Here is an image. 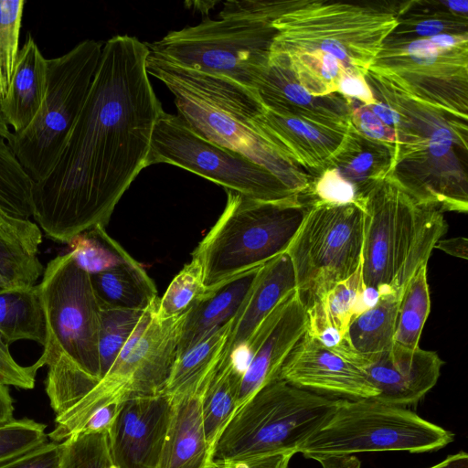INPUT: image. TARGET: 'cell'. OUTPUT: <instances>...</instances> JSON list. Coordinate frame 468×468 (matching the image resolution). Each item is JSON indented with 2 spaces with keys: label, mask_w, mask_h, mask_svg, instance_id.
Here are the masks:
<instances>
[{
  "label": "cell",
  "mask_w": 468,
  "mask_h": 468,
  "mask_svg": "<svg viewBox=\"0 0 468 468\" xmlns=\"http://www.w3.org/2000/svg\"><path fill=\"white\" fill-rule=\"evenodd\" d=\"M147 44L127 35L106 41L83 106L49 175L33 184L32 217L52 240L69 243L105 227L147 167L164 112L146 70Z\"/></svg>",
  "instance_id": "6da1fadb"
},
{
  "label": "cell",
  "mask_w": 468,
  "mask_h": 468,
  "mask_svg": "<svg viewBox=\"0 0 468 468\" xmlns=\"http://www.w3.org/2000/svg\"><path fill=\"white\" fill-rule=\"evenodd\" d=\"M146 70L172 92L177 116L198 135L265 167L292 193L307 190L304 175L273 151L264 107L253 89L149 55Z\"/></svg>",
  "instance_id": "7a4b0ae2"
},
{
  "label": "cell",
  "mask_w": 468,
  "mask_h": 468,
  "mask_svg": "<svg viewBox=\"0 0 468 468\" xmlns=\"http://www.w3.org/2000/svg\"><path fill=\"white\" fill-rule=\"evenodd\" d=\"M357 197L364 212L363 284L379 296L401 294L447 232L442 211L416 195L394 172L369 184Z\"/></svg>",
  "instance_id": "3957f363"
},
{
  "label": "cell",
  "mask_w": 468,
  "mask_h": 468,
  "mask_svg": "<svg viewBox=\"0 0 468 468\" xmlns=\"http://www.w3.org/2000/svg\"><path fill=\"white\" fill-rule=\"evenodd\" d=\"M225 190L224 211L192 253L207 289L285 252L307 208L299 196L265 201Z\"/></svg>",
  "instance_id": "277c9868"
},
{
  "label": "cell",
  "mask_w": 468,
  "mask_h": 468,
  "mask_svg": "<svg viewBox=\"0 0 468 468\" xmlns=\"http://www.w3.org/2000/svg\"><path fill=\"white\" fill-rule=\"evenodd\" d=\"M395 11L325 1L289 2L271 21L269 55L283 58L322 51L348 71L366 76L388 37L399 27Z\"/></svg>",
  "instance_id": "5b68a950"
},
{
  "label": "cell",
  "mask_w": 468,
  "mask_h": 468,
  "mask_svg": "<svg viewBox=\"0 0 468 468\" xmlns=\"http://www.w3.org/2000/svg\"><path fill=\"white\" fill-rule=\"evenodd\" d=\"M342 399L276 378L234 412L215 445L212 460L298 453L302 444L327 421Z\"/></svg>",
  "instance_id": "8992f818"
},
{
  "label": "cell",
  "mask_w": 468,
  "mask_h": 468,
  "mask_svg": "<svg viewBox=\"0 0 468 468\" xmlns=\"http://www.w3.org/2000/svg\"><path fill=\"white\" fill-rule=\"evenodd\" d=\"M454 434L415 412L372 399H343L327 421L299 448L305 458L370 452H432Z\"/></svg>",
  "instance_id": "52a82bcc"
},
{
  "label": "cell",
  "mask_w": 468,
  "mask_h": 468,
  "mask_svg": "<svg viewBox=\"0 0 468 468\" xmlns=\"http://www.w3.org/2000/svg\"><path fill=\"white\" fill-rule=\"evenodd\" d=\"M158 300L144 311L112 367L97 386L67 414L55 420V427L48 434L52 441L66 440L101 407L163 392L177 356L186 314L160 321L154 316Z\"/></svg>",
  "instance_id": "ba28073f"
},
{
  "label": "cell",
  "mask_w": 468,
  "mask_h": 468,
  "mask_svg": "<svg viewBox=\"0 0 468 468\" xmlns=\"http://www.w3.org/2000/svg\"><path fill=\"white\" fill-rule=\"evenodd\" d=\"M102 45L85 39L62 56L48 59L43 103L31 123L7 142L33 184L54 168L90 90Z\"/></svg>",
  "instance_id": "9c48e42d"
},
{
  "label": "cell",
  "mask_w": 468,
  "mask_h": 468,
  "mask_svg": "<svg viewBox=\"0 0 468 468\" xmlns=\"http://www.w3.org/2000/svg\"><path fill=\"white\" fill-rule=\"evenodd\" d=\"M275 34L270 22L219 16L170 31L147 45L154 58L182 68L224 76L245 87L254 83L268 62Z\"/></svg>",
  "instance_id": "30bf717a"
},
{
  "label": "cell",
  "mask_w": 468,
  "mask_h": 468,
  "mask_svg": "<svg viewBox=\"0 0 468 468\" xmlns=\"http://www.w3.org/2000/svg\"><path fill=\"white\" fill-rule=\"evenodd\" d=\"M38 286L47 324L38 360L47 367L74 366L100 381L101 308L90 275L68 252L49 261Z\"/></svg>",
  "instance_id": "8fae6325"
},
{
  "label": "cell",
  "mask_w": 468,
  "mask_h": 468,
  "mask_svg": "<svg viewBox=\"0 0 468 468\" xmlns=\"http://www.w3.org/2000/svg\"><path fill=\"white\" fill-rule=\"evenodd\" d=\"M364 212L358 199L333 204L314 199L289 244L296 290L305 306L361 266Z\"/></svg>",
  "instance_id": "7c38bea8"
},
{
  "label": "cell",
  "mask_w": 468,
  "mask_h": 468,
  "mask_svg": "<svg viewBox=\"0 0 468 468\" xmlns=\"http://www.w3.org/2000/svg\"><path fill=\"white\" fill-rule=\"evenodd\" d=\"M170 164L251 198L274 201L299 196L265 167L198 135L177 115L162 112L146 165Z\"/></svg>",
  "instance_id": "4fadbf2b"
},
{
  "label": "cell",
  "mask_w": 468,
  "mask_h": 468,
  "mask_svg": "<svg viewBox=\"0 0 468 468\" xmlns=\"http://www.w3.org/2000/svg\"><path fill=\"white\" fill-rule=\"evenodd\" d=\"M467 46L444 49L429 37L386 41L366 75L424 109L461 119L439 89L449 95L446 81L467 87Z\"/></svg>",
  "instance_id": "5bb4252c"
},
{
  "label": "cell",
  "mask_w": 468,
  "mask_h": 468,
  "mask_svg": "<svg viewBox=\"0 0 468 468\" xmlns=\"http://www.w3.org/2000/svg\"><path fill=\"white\" fill-rule=\"evenodd\" d=\"M306 330V306L294 290L265 319L245 349L232 357L244 368L237 410L279 378L282 364Z\"/></svg>",
  "instance_id": "9a60e30c"
},
{
  "label": "cell",
  "mask_w": 468,
  "mask_h": 468,
  "mask_svg": "<svg viewBox=\"0 0 468 468\" xmlns=\"http://www.w3.org/2000/svg\"><path fill=\"white\" fill-rule=\"evenodd\" d=\"M172 398L164 392L123 400L108 437L120 468H158Z\"/></svg>",
  "instance_id": "2e32d148"
},
{
  "label": "cell",
  "mask_w": 468,
  "mask_h": 468,
  "mask_svg": "<svg viewBox=\"0 0 468 468\" xmlns=\"http://www.w3.org/2000/svg\"><path fill=\"white\" fill-rule=\"evenodd\" d=\"M279 378L303 389L350 399H374L378 394L358 367L307 332L285 359Z\"/></svg>",
  "instance_id": "e0dca14e"
},
{
  "label": "cell",
  "mask_w": 468,
  "mask_h": 468,
  "mask_svg": "<svg viewBox=\"0 0 468 468\" xmlns=\"http://www.w3.org/2000/svg\"><path fill=\"white\" fill-rule=\"evenodd\" d=\"M442 365L435 351L394 343L361 370L378 391L372 399L404 407L419 402L436 385Z\"/></svg>",
  "instance_id": "ac0fdd59"
},
{
  "label": "cell",
  "mask_w": 468,
  "mask_h": 468,
  "mask_svg": "<svg viewBox=\"0 0 468 468\" xmlns=\"http://www.w3.org/2000/svg\"><path fill=\"white\" fill-rule=\"evenodd\" d=\"M294 290V271L286 252L261 265L250 290L233 318L222 359L232 358L242 352L265 319Z\"/></svg>",
  "instance_id": "d6986e66"
},
{
  "label": "cell",
  "mask_w": 468,
  "mask_h": 468,
  "mask_svg": "<svg viewBox=\"0 0 468 468\" xmlns=\"http://www.w3.org/2000/svg\"><path fill=\"white\" fill-rule=\"evenodd\" d=\"M209 449L200 395L172 398L169 423L158 468H209Z\"/></svg>",
  "instance_id": "ffe728a7"
},
{
  "label": "cell",
  "mask_w": 468,
  "mask_h": 468,
  "mask_svg": "<svg viewBox=\"0 0 468 468\" xmlns=\"http://www.w3.org/2000/svg\"><path fill=\"white\" fill-rule=\"evenodd\" d=\"M261 267L234 276L213 289H207L205 296L185 314L177 356L236 316Z\"/></svg>",
  "instance_id": "44dd1931"
},
{
  "label": "cell",
  "mask_w": 468,
  "mask_h": 468,
  "mask_svg": "<svg viewBox=\"0 0 468 468\" xmlns=\"http://www.w3.org/2000/svg\"><path fill=\"white\" fill-rule=\"evenodd\" d=\"M48 59L30 34L19 48L11 81L1 108L14 133L26 129L38 112L46 94Z\"/></svg>",
  "instance_id": "7402d4cb"
},
{
  "label": "cell",
  "mask_w": 468,
  "mask_h": 468,
  "mask_svg": "<svg viewBox=\"0 0 468 468\" xmlns=\"http://www.w3.org/2000/svg\"><path fill=\"white\" fill-rule=\"evenodd\" d=\"M39 227L0 208V289L35 285L44 272L38 260Z\"/></svg>",
  "instance_id": "603a6c76"
},
{
  "label": "cell",
  "mask_w": 468,
  "mask_h": 468,
  "mask_svg": "<svg viewBox=\"0 0 468 468\" xmlns=\"http://www.w3.org/2000/svg\"><path fill=\"white\" fill-rule=\"evenodd\" d=\"M400 295H380L375 305L349 324L345 335L346 359L360 369L393 346Z\"/></svg>",
  "instance_id": "cb8c5ba5"
},
{
  "label": "cell",
  "mask_w": 468,
  "mask_h": 468,
  "mask_svg": "<svg viewBox=\"0 0 468 468\" xmlns=\"http://www.w3.org/2000/svg\"><path fill=\"white\" fill-rule=\"evenodd\" d=\"M232 320L176 357L163 392L171 398L202 395L218 368L229 341Z\"/></svg>",
  "instance_id": "d4e9b609"
},
{
  "label": "cell",
  "mask_w": 468,
  "mask_h": 468,
  "mask_svg": "<svg viewBox=\"0 0 468 468\" xmlns=\"http://www.w3.org/2000/svg\"><path fill=\"white\" fill-rule=\"evenodd\" d=\"M90 280L101 309L144 311L159 299L154 282L133 258Z\"/></svg>",
  "instance_id": "484cf974"
},
{
  "label": "cell",
  "mask_w": 468,
  "mask_h": 468,
  "mask_svg": "<svg viewBox=\"0 0 468 468\" xmlns=\"http://www.w3.org/2000/svg\"><path fill=\"white\" fill-rule=\"evenodd\" d=\"M0 334L8 345L32 340L44 346L47 324L38 284L0 289Z\"/></svg>",
  "instance_id": "4316f807"
},
{
  "label": "cell",
  "mask_w": 468,
  "mask_h": 468,
  "mask_svg": "<svg viewBox=\"0 0 468 468\" xmlns=\"http://www.w3.org/2000/svg\"><path fill=\"white\" fill-rule=\"evenodd\" d=\"M364 289L360 266L348 279L306 305V332L314 335L324 330H334L343 335L345 339L351 321L365 311L362 304Z\"/></svg>",
  "instance_id": "83f0119b"
},
{
  "label": "cell",
  "mask_w": 468,
  "mask_h": 468,
  "mask_svg": "<svg viewBox=\"0 0 468 468\" xmlns=\"http://www.w3.org/2000/svg\"><path fill=\"white\" fill-rule=\"evenodd\" d=\"M242 370L232 359H221L201 395L204 427L212 453L238 406Z\"/></svg>",
  "instance_id": "f1b7e54d"
},
{
  "label": "cell",
  "mask_w": 468,
  "mask_h": 468,
  "mask_svg": "<svg viewBox=\"0 0 468 468\" xmlns=\"http://www.w3.org/2000/svg\"><path fill=\"white\" fill-rule=\"evenodd\" d=\"M268 60L287 69L299 84L313 97H327L337 91L346 71L331 54L319 50L288 58L269 55Z\"/></svg>",
  "instance_id": "f546056e"
},
{
  "label": "cell",
  "mask_w": 468,
  "mask_h": 468,
  "mask_svg": "<svg viewBox=\"0 0 468 468\" xmlns=\"http://www.w3.org/2000/svg\"><path fill=\"white\" fill-rule=\"evenodd\" d=\"M431 312L427 265L420 267L410 279L400 295L394 343L415 349Z\"/></svg>",
  "instance_id": "4dcf8cb0"
},
{
  "label": "cell",
  "mask_w": 468,
  "mask_h": 468,
  "mask_svg": "<svg viewBox=\"0 0 468 468\" xmlns=\"http://www.w3.org/2000/svg\"><path fill=\"white\" fill-rule=\"evenodd\" d=\"M97 226L75 236L68 244L76 264L90 275L112 269L131 259V255Z\"/></svg>",
  "instance_id": "1f68e13d"
},
{
  "label": "cell",
  "mask_w": 468,
  "mask_h": 468,
  "mask_svg": "<svg viewBox=\"0 0 468 468\" xmlns=\"http://www.w3.org/2000/svg\"><path fill=\"white\" fill-rule=\"evenodd\" d=\"M33 182L8 143L0 137V208L24 219L32 216Z\"/></svg>",
  "instance_id": "d6a6232c"
},
{
  "label": "cell",
  "mask_w": 468,
  "mask_h": 468,
  "mask_svg": "<svg viewBox=\"0 0 468 468\" xmlns=\"http://www.w3.org/2000/svg\"><path fill=\"white\" fill-rule=\"evenodd\" d=\"M199 263L192 259L172 280L163 297L158 300L154 316L162 321L186 314L205 294Z\"/></svg>",
  "instance_id": "836d02e7"
},
{
  "label": "cell",
  "mask_w": 468,
  "mask_h": 468,
  "mask_svg": "<svg viewBox=\"0 0 468 468\" xmlns=\"http://www.w3.org/2000/svg\"><path fill=\"white\" fill-rule=\"evenodd\" d=\"M144 311L101 309L99 332L100 380L112 367Z\"/></svg>",
  "instance_id": "e575fe53"
},
{
  "label": "cell",
  "mask_w": 468,
  "mask_h": 468,
  "mask_svg": "<svg viewBox=\"0 0 468 468\" xmlns=\"http://www.w3.org/2000/svg\"><path fill=\"white\" fill-rule=\"evenodd\" d=\"M63 441L60 468H120L112 453L108 432H77Z\"/></svg>",
  "instance_id": "d590c367"
},
{
  "label": "cell",
  "mask_w": 468,
  "mask_h": 468,
  "mask_svg": "<svg viewBox=\"0 0 468 468\" xmlns=\"http://www.w3.org/2000/svg\"><path fill=\"white\" fill-rule=\"evenodd\" d=\"M25 0H0V98L8 90L19 51Z\"/></svg>",
  "instance_id": "8d00e7d4"
},
{
  "label": "cell",
  "mask_w": 468,
  "mask_h": 468,
  "mask_svg": "<svg viewBox=\"0 0 468 468\" xmlns=\"http://www.w3.org/2000/svg\"><path fill=\"white\" fill-rule=\"evenodd\" d=\"M47 426L29 419L0 426V465L47 442Z\"/></svg>",
  "instance_id": "74e56055"
},
{
  "label": "cell",
  "mask_w": 468,
  "mask_h": 468,
  "mask_svg": "<svg viewBox=\"0 0 468 468\" xmlns=\"http://www.w3.org/2000/svg\"><path fill=\"white\" fill-rule=\"evenodd\" d=\"M350 117L355 129L364 137L397 146L405 144L407 149L404 154L408 156L424 150L420 142L382 122L367 105L363 104L354 109Z\"/></svg>",
  "instance_id": "f35d334b"
},
{
  "label": "cell",
  "mask_w": 468,
  "mask_h": 468,
  "mask_svg": "<svg viewBox=\"0 0 468 468\" xmlns=\"http://www.w3.org/2000/svg\"><path fill=\"white\" fill-rule=\"evenodd\" d=\"M361 137L356 146L349 151L335 166L339 167L336 169L344 178L356 186L358 193L388 173H383L380 169V150H377L378 146L374 150H362Z\"/></svg>",
  "instance_id": "ab89813d"
},
{
  "label": "cell",
  "mask_w": 468,
  "mask_h": 468,
  "mask_svg": "<svg viewBox=\"0 0 468 468\" xmlns=\"http://www.w3.org/2000/svg\"><path fill=\"white\" fill-rule=\"evenodd\" d=\"M314 194L316 199L333 203L348 204L356 200V186L344 178L335 167L324 171L314 184Z\"/></svg>",
  "instance_id": "60d3db41"
},
{
  "label": "cell",
  "mask_w": 468,
  "mask_h": 468,
  "mask_svg": "<svg viewBox=\"0 0 468 468\" xmlns=\"http://www.w3.org/2000/svg\"><path fill=\"white\" fill-rule=\"evenodd\" d=\"M43 367L37 359L33 365L23 367L12 356L8 344L0 334V381L7 386L31 389L35 386L36 375Z\"/></svg>",
  "instance_id": "b9f144b4"
},
{
  "label": "cell",
  "mask_w": 468,
  "mask_h": 468,
  "mask_svg": "<svg viewBox=\"0 0 468 468\" xmlns=\"http://www.w3.org/2000/svg\"><path fill=\"white\" fill-rule=\"evenodd\" d=\"M63 447V441H47L1 464L0 468H60Z\"/></svg>",
  "instance_id": "7bdbcfd3"
},
{
  "label": "cell",
  "mask_w": 468,
  "mask_h": 468,
  "mask_svg": "<svg viewBox=\"0 0 468 468\" xmlns=\"http://www.w3.org/2000/svg\"><path fill=\"white\" fill-rule=\"evenodd\" d=\"M292 452L267 455L212 460L209 468H289Z\"/></svg>",
  "instance_id": "ee69618b"
},
{
  "label": "cell",
  "mask_w": 468,
  "mask_h": 468,
  "mask_svg": "<svg viewBox=\"0 0 468 468\" xmlns=\"http://www.w3.org/2000/svg\"><path fill=\"white\" fill-rule=\"evenodd\" d=\"M337 91L346 97L361 101L364 105L377 102V99L366 80V76L357 71L346 70L339 81Z\"/></svg>",
  "instance_id": "f6af8a7d"
},
{
  "label": "cell",
  "mask_w": 468,
  "mask_h": 468,
  "mask_svg": "<svg viewBox=\"0 0 468 468\" xmlns=\"http://www.w3.org/2000/svg\"><path fill=\"white\" fill-rule=\"evenodd\" d=\"M369 109L378 117V119L384 122L386 125H388L390 127H393L399 131L400 133L413 138L414 140H419L417 138H414L409 134H407L404 132V127L407 125L405 124V122L403 121V115L395 109L393 106L385 103V102H379L377 101V102L367 105Z\"/></svg>",
  "instance_id": "bcb514c9"
},
{
  "label": "cell",
  "mask_w": 468,
  "mask_h": 468,
  "mask_svg": "<svg viewBox=\"0 0 468 468\" xmlns=\"http://www.w3.org/2000/svg\"><path fill=\"white\" fill-rule=\"evenodd\" d=\"M467 239L463 237L441 239L437 241L434 249H439L452 256L467 260Z\"/></svg>",
  "instance_id": "7dc6e473"
},
{
  "label": "cell",
  "mask_w": 468,
  "mask_h": 468,
  "mask_svg": "<svg viewBox=\"0 0 468 468\" xmlns=\"http://www.w3.org/2000/svg\"><path fill=\"white\" fill-rule=\"evenodd\" d=\"M315 461L323 468H360V461L354 454L328 455Z\"/></svg>",
  "instance_id": "c3c4849f"
},
{
  "label": "cell",
  "mask_w": 468,
  "mask_h": 468,
  "mask_svg": "<svg viewBox=\"0 0 468 468\" xmlns=\"http://www.w3.org/2000/svg\"><path fill=\"white\" fill-rule=\"evenodd\" d=\"M14 411V399L8 386L0 381V426L15 420Z\"/></svg>",
  "instance_id": "681fc988"
},
{
  "label": "cell",
  "mask_w": 468,
  "mask_h": 468,
  "mask_svg": "<svg viewBox=\"0 0 468 468\" xmlns=\"http://www.w3.org/2000/svg\"><path fill=\"white\" fill-rule=\"evenodd\" d=\"M445 29V24L442 20L437 18H431L421 21L416 26V32L418 35L425 37H434L436 35L441 34V32Z\"/></svg>",
  "instance_id": "f907efd6"
},
{
  "label": "cell",
  "mask_w": 468,
  "mask_h": 468,
  "mask_svg": "<svg viewBox=\"0 0 468 468\" xmlns=\"http://www.w3.org/2000/svg\"><path fill=\"white\" fill-rule=\"evenodd\" d=\"M429 468H468V454L461 451Z\"/></svg>",
  "instance_id": "816d5d0a"
},
{
  "label": "cell",
  "mask_w": 468,
  "mask_h": 468,
  "mask_svg": "<svg viewBox=\"0 0 468 468\" xmlns=\"http://www.w3.org/2000/svg\"><path fill=\"white\" fill-rule=\"evenodd\" d=\"M444 5H448V8L452 9L456 13H463L467 14L468 11V2L464 1H447L443 2Z\"/></svg>",
  "instance_id": "f5cc1de1"
},
{
  "label": "cell",
  "mask_w": 468,
  "mask_h": 468,
  "mask_svg": "<svg viewBox=\"0 0 468 468\" xmlns=\"http://www.w3.org/2000/svg\"><path fill=\"white\" fill-rule=\"evenodd\" d=\"M12 133L10 132L9 126L7 125L1 108V98H0V137L4 138L8 142L11 139Z\"/></svg>",
  "instance_id": "db71d44e"
}]
</instances>
